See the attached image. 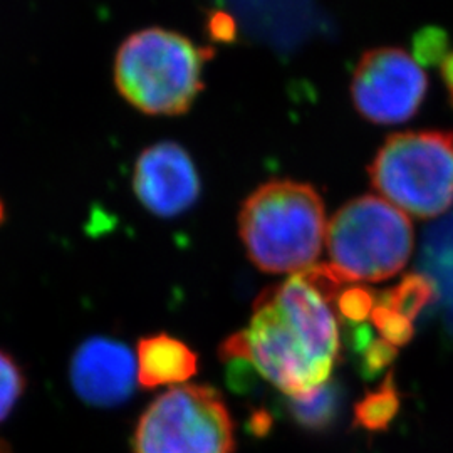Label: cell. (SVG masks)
Returning a JSON list of instances; mask_svg holds the SVG:
<instances>
[{
  "label": "cell",
  "instance_id": "obj_1",
  "mask_svg": "<svg viewBox=\"0 0 453 453\" xmlns=\"http://www.w3.org/2000/svg\"><path fill=\"white\" fill-rule=\"evenodd\" d=\"M340 327L329 303L303 274L262 292L247 329L222 346L291 398L327 383L340 357Z\"/></svg>",
  "mask_w": 453,
  "mask_h": 453
},
{
  "label": "cell",
  "instance_id": "obj_2",
  "mask_svg": "<svg viewBox=\"0 0 453 453\" xmlns=\"http://www.w3.org/2000/svg\"><path fill=\"white\" fill-rule=\"evenodd\" d=\"M239 234L249 259L262 273L301 274L323 252V198L304 181L269 180L245 198Z\"/></svg>",
  "mask_w": 453,
  "mask_h": 453
},
{
  "label": "cell",
  "instance_id": "obj_3",
  "mask_svg": "<svg viewBox=\"0 0 453 453\" xmlns=\"http://www.w3.org/2000/svg\"><path fill=\"white\" fill-rule=\"evenodd\" d=\"M211 58L213 49L196 46L183 34L150 27L131 34L118 49L114 84L142 113L179 116L202 93L203 71Z\"/></svg>",
  "mask_w": 453,
  "mask_h": 453
},
{
  "label": "cell",
  "instance_id": "obj_4",
  "mask_svg": "<svg viewBox=\"0 0 453 453\" xmlns=\"http://www.w3.org/2000/svg\"><path fill=\"white\" fill-rule=\"evenodd\" d=\"M326 245L344 280L381 282L405 269L415 232L405 211L380 195H361L333 215Z\"/></svg>",
  "mask_w": 453,
  "mask_h": 453
},
{
  "label": "cell",
  "instance_id": "obj_5",
  "mask_svg": "<svg viewBox=\"0 0 453 453\" xmlns=\"http://www.w3.org/2000/svg\"><path fill=\"white\" fill-rule=\"evenodd\" d=\"M372 188L417 219H435L453 205V133L391 134L368 168Z\"/></svg>",
  "mask_w": 453,
  "mask_h": 453
},
{
  "label": "cell",
  "instance_id": "obj_6",
  "mask_svg": "<svg viewBox=\"0 0 453 453\" xmlns=\"http://www.w3.org/2000/svg\"><path fill=\"white\" fill-rule=\"evenodd\" d=\"M133 449L134 453H234V421L217 389L175 387L140 417Z\"/></svg>",
  "mask_w": 453,
  "mask_h": 453
},
{
  "label": "cell",
  "instance_id": "obj_7",
  "mask_svg": "<svg viewBox=\"0 0 453 453\" xmlns=\"http://www.w3.org/2000/svg\"><path fill=\"white\" fill-rule=\"evenodd\" d=\"M349 91L357 113L366 121L402 125L418 113L428 91V76L405 49L383 46L361 56Z\"/></svg>",
  "mask_w": 453,
  "mask_h": 453
},
{
  "label": "cell",
  "instance_id": "obj_8",
  "mask_svg": "<svg viewBox=\"0 0 453 453\" xmlns=\"http://www.w3.org/2000/svg\"><path fill=\"white\" fill-rule=\"evenodd\" d=\"M133 190L146 211L160 219H173L198 202L202 181L183 146L158 142L143 150L134 163Z\"/></svg>",
  "mask_w": 453,
  "mask_h": 453
},
{
  "label": "cell",
  "instance_id": "obj_9",
  "mask_svg": "<svg viewBox=\"0 0 453 453\" xmlns=\"http://www.w3.org/2000/svg\"><path fill=\"white\" fill-rule=\"evenodd\" d=\"M136 359L119 341H84L71 363V383L76 395L93 406L125 403L136 383Z\"/></svg>",
  "mask_w": 453,
  "mask_h": 453
},
{
  "label": "cell",
  "instance_id": "obj_10",
  "mask_svg": "<svg viewBox=\"0 0 453 453\" xmlns=\"http://www.w3.org/2000/svg\"><path fill=\"white\" fill-rule=\"evenodd\" d=\"M198 372L192 348L170 334H153L138 342V381L146 389L177 387Z\"/></svg>",
  "mask_w": 453,
  "mask_h": 453
},
{
  "label": "cell",
  "instance_id": "obj_11",
  "mask_svg": "<svg viewBox=\"0 0 453 453\" xmlns=\"http://www.w3.org/2000/svg\"><path fill=\"white\" fill-rule=\"evenodd\" d=\"M435 299L434 282L423 274H408L388 291L376 296V301L413 321Z\"/></svg>",
  "mask_w": 453,
  "mask_h": 453
},
{
  "label": "cell",
  "instance_id": "obj_12",
  "mask_svg": "<svg viewBox=\"0 0 453 453\" xmlns=\"http://www.w3.org/2000/svg\"><path fill=\"white\" fill-rule=\"evenodd\" d=\"M400 410V393L395 387L393 372L380 388L370 391L355 408V423L368 432H383L396 418Z\"/></svg>",
  "mask_w": 453,
  "mask_h": 453
},
{
  "label": "cell",
  "instance_id": "obj_13",
  "mask_svg": "<svg viewBox=\"0 0 453 453\" xmlns=\"http://www.w3.org/2000/svg\"><path fill=\"white\" fill-rule=\"evenodd\" d=\"M289 410L294 420L311 430H323L336 418L340 410V391L329 381L303 396L291 398Z\"/></svg>",
  "mask_w": 453,
  "mask_h": 453
},
{
  "label": "cell",
  "instance_id": "obj_14",
  "mask_svg": "<svg viewBox=\"0 0 453 453\" xmlns=\"http://www.w3.org/2000/svg\"><path fill=\"white\" fill-rule=\"evenodd\" d=\"M372 326L378 329L380 338L393 344L395 348L403 346L413 338L415 323L406 319L405 316L395 312L393 309L387 308L376 301L372 312Z\"/></svg>",
  "mask_w": 453,
  "mask_h": 453
},
{
  "label": "cell",
  "instance_id": "obj_15",
  "mask_svg": "<svg viewBox=\"0 0 453 453\" xmlns=\"http://www.w3.org/2000/svg\"><path fill=\"white\" fill-rule=\"evenodd\" d=\"M26 387V378L14 357L0 351V421L16 406Z\"/></svg>",
  "mask_w": 453,
  "mask_h": 453
},
{
  "label": "cell",
  "instance_id": "obj_16",
  "mask_svg": "<svg viewBox=\"0 0 453 453\" xmlns=\"http://www.w3.org/2000/svg\"><path fill=\"white\" fill-rule=\"evenodd\" d=\"M376 304L374 292L366 288H346L338 297V309L341 316L351 323H363L372 318V308Z\"/></svg>",
  "mask_w": 453,
  "mask_h": 453
},
{
  "label": "cell",
  "instance_id": "obj_17",
  "mask_svg": "<svg viewBox=\"0 0 453 453\" xmlns=\"http://www.w3.org/2000/svg\"><path fill=\"white\" fill-rule=\"evenodd\" d=\"M363 370L372 378L383 372L396 357V348L381 338H372V331L365 333L363 341Z\"/></svg>",
  "mask_w": 453,
  "mask_h": 453
},
{
  "label": "cell",
  "instance_id": "obj_18",
  "mask_svg": "<svg viewBox=\"0 0 453 453\" xmlns=\"http://www.w3.org/2000/svg\"><path fill=\"white\" fill-rule=\"evenodd\" d=\"M447 34L438 29H425L415 37V59L423 65H437L449 54Z\"/></svg>",
  "mask_w": 453,
  "mask_h": 453
},
{
  "label": "cell",
  "instance_id": "obj_19",
  "mask_svg": "<svg viewBox=\"0 0 453 453\" xmlns=\"http://www.w3.org/2000/svg\"><path fill=\"white\" fill-rule=\"evenodd\" d=\"M440 69H441L440 71L441 81L445 84V89L449 93V97H450V103H452L453 106V50L441 59Z\"/></svg>",
  "mask_w": 453,
  "mask_h": 453
},
{
  "label": "cell",
  "instance_id": "obj_20",
  "mask_svg": "<svg viewBox=\"0 0 453 453\" xmlns=\"http://www.w3.org/2000/svg\"><path fill=\"white\" fill-rule=\"evenodd\" d=\"M0 453H11L9 452V449L4 445V443H0Z\"/></svg>",
  "mask_w": 453,
  "mask_h": 453
},
{
  "label": "cell",
  "instance_id": "obj_21",
  "mask_svg": "<svg viewBox=\"0 0 453 453\" xmlns=\"http://www.w3.org/2000/svg\"><path fill=\"white\" fill-rule=\"evenodd\" d=\"M4 219V207H2V203H0V220Z\"/></svg>",
  "mask_w": 453,
  "mask_h": 453
}]
</instances>
